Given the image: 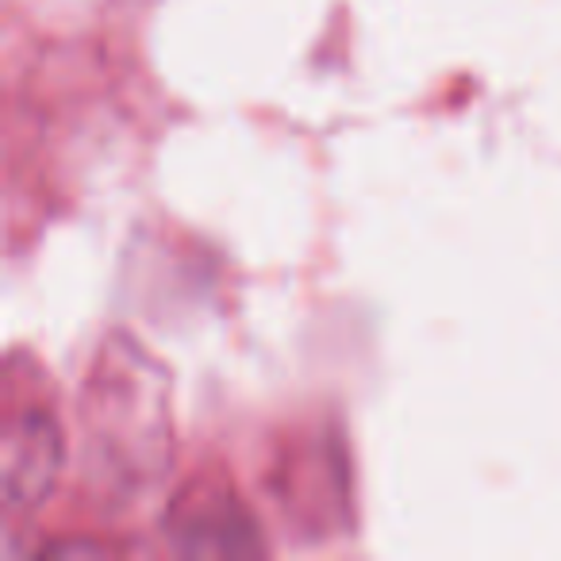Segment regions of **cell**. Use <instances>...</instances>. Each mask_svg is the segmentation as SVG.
<instances>
[{
  "label": "cell",
  "instance_id": "1",
  "mask_svg": "<svg viewBox=\"0 0 561 561\" xmlns=\"http://www.w3.org/2000/svg\"><path fill=\"white\" fill-rule=\"evenodd\" d=\"M89 469L108 473L116 489L158 481L170 458V400L165 381L131 343H108L89 374L85 397Z\"/></svg>",
  "mask_w": 561,
  "mask_h": 561
},
{
  "label": "cell",
  "instance_id": "2",
  "mask_svg": "<svg viewBox=\"0 0 561 561\" xmlns=\"http://www.w3.org/2000/svg\"><path fill=\"white\" fill-rule=\"evenodd\" d=\"M62 469V435L43 412H24L4 435L0 454V489L12 512L39 507L50 496Z\"/></svg>",
  "mask_w": 561,
  "mask_h": 561
}]
</instances>
